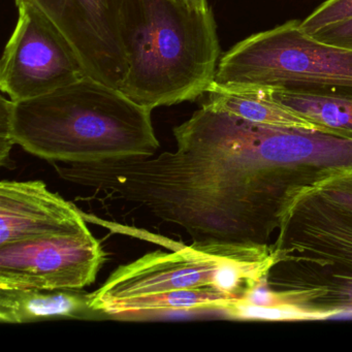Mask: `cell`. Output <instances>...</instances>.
<instances>
[{"label":"cell","mask_w":352,"mask_h":352,"mask_svg":"<svg viewBox=\"0 0 352 352\" xmlns=\"http://www.w3.org/2000/svg\"><path fill=\"white\" fill-rule=\"evenodd\" d=\"M150 109L86 76L51 94L13 102L14 141L51 162L94 164L153 156L160 148Z\"/></svg>","instance_id":"6da1fadb"},{"label":"cell","mask_w":352,"mask_h":352,"mask_svg":"<svg viewBox=\"0 0 352 352\" xmlns=\"http://www.w3.org/2000/svg\"><path fill=\"white\" fill-rule=\"evenodd\" d=\"M121 34L129 72L120 90L153 110L206 96L221 57L211 7L185 0H122Z\"/></svg>","instance_id":"7a4b0ae2"},{"label":"cell","mask_w":352,"mask_h":352,"mask_svg":"<svg viewBox=\"0 0 352 352\" xmlns=\"http://www.w3.org/2000/svg\"><path fill=\"white\" fill-rule=\"evenodd\" d=\"M276 236L267 282L281 304L352 313V210L310 185L292 199Z\"/></svg>","instance_id":"3957f363"},{"label":"cell","mask_w":352,"mask_h":352,"mask_svg":"<svg viewBox=\"0 0 352 352\" xmlns=\"http://www.w3.org/2000/svg\"><path fill=\"white\" fill-rule=\"evenodd\" d=\"M214 86L282 88L352 96V50L315 40L289 20L251 34L220 57Z\"/></svg>","instance_id":"277c9868"},{"label":"cell","mask_w":352,"mask_h":352,"mask_svg":"<svg viewBox=\"0 0 352 352\" xmlns=\"http://www.w3.org/2000/svg\"><path fill=\"white\" fill-rule=\"evenodd\" d=\"M19 17L0 65V88L13 102L32 100L86 77L65 34L36 6L17 3Z\"/></svg>","instance_id":"5b68a950"},{"label":"cell","mask_w":352,"mask_h":352,"mask_svg":"<svg viewBox=\"0 0 352 352\" xmlns=\"http://www.w3.org/2000/svg\"><path fill=\"white\" fill-rule=\"evenodd\" d=\"M106 253L90 230L0 246V289H83L96 281Z\"/></svg>","instance_id":"8992f818"},{"label":"cell","mask_w":352,"mask_h":352,"mask_svg":"<svg viewBox=\"0 0 352 352\" xmlns=\"http://www.w3.org/2000/svg\"><path fill=\"white\" fill-rule=\"evenodd\" d=\"M228 247L217 243L193 242L173 252L154 251L115 270L90 294L94 310L107 315L116 305L131 298L185 288L212 287L214 275Z\"/></svg>","instance_id":"52a82bcc"},{"label":"cell","mask_w":352,"mask_h":352,"mask_svg":"<svg viewBox=\"0 0 352 352\" xmlns=\"http://www.w3.org/2000/svg\"><path fill=\"white\" fill-rule=\"evenodd\" d=\"M36 6L60 30L86 73L120 90L129 61L121 34L122 0H15Z\"/></svg>","instance_id":"ba28073f"},{"label":"cell","mask_w":352,"mask_h":352,"mask_svg":"<svg viewBox=\"0 0 352 352\" xmlns=\"http://www.w3.org/2000/svg\"><path fill=\"white\" fill-rule=\"evenodd\" d=\"M88 230L81 211L43 181L0 183V246Z\"/></svg>","instance_id":"9c48e42d"},{"label":"cell","mask_w":352,"mask_h":352,"mask_svg":"<svg viewBox=\"0 0 352 352\" xmlns=\"http://www.w3.org/2000/svg\"><path fill=\"white\" fill-rule=\"evenodd\" d=\"M106 316L90 305L82 289H0V322L8 324L54 319H98ZM108 317V316H106Z\"/></svg>","instance_id":"30bf717a"},{"label":"cell","mask_w":352,"mask_h":352,"mask_svg":"<svg viewBox=\"0 0 352 352\" xmlns=\"http://www.w3.org/2000/svg\"><path fill=\"white\" fill-rule=\"evenodd\" d=\"M201 106L228 113L254 124L282 129L321 131L302 115L272 98L263 86L222 88L212 85Z\"/></svg>","instance_id":"8fae6325"},{"label":"cell","mask_w":352,"mask_h":352,"mask_svg":"<svg viewBox=\"0 0 352 352\" xmlns=\"http://www.w3.org/2000/svg\"><path fill=\"white\" fill-rule=\"evenodd\" d=\"M265 88L272 98L296 111L324 133L352 140L351 96Z\"/></svg>","instance_id":"7c38bea8"},{"label":"cell","mask_w":352,"mask_h":352,"mask_svg":"<svg viewBox=\"0 0 352 352\" xmlns=\"http://www.w3.org/2000/svg\"><path fill=\"white\" fill-rule=\"evenodd\" d=\"M236 300L221 294L213 287L185 288L162 294H151L125 300L111 308L107 315L131 316L162 312H188L214 310L223 312Z\"/></svg>","instance_id":"4fadbf2b"},{"label":"cell","mask_w":352,"mask_h":352,"mask_svg":"<svg viewBox=\"0 0 352 352\" xmlns=\"http://www.w3.org/2000/svg\"><path fill=\"white\" fill-rule=\"evenodd\" d=\"M230 318L243 320H316L329 318L324 313L311 312L289 304L257 306L236 300L223 311Z\"/></svg>","instance_id":"5bb4252c"},{"label":"cell","mask_w":352,"mask_h":352,"mask_svg":"<svg viewBox=\"0 0 352 352\" xmlns=\"http://www.w3.org/2000/svg\"><path fill=\"white\" fill-rule=\"evenodd\" d=\"M313 189L329 201L352 210V166L335 168L312 184Z\"/></svg>","instance_id":"9a60e30c"},{"label":"cell","mask_w":352,"mask_h":352,"mask_svg":"<svg viewBox=\"0 0 352 352\" xmlns=\"http://www.w3.org/2000/svg\"><path fill=\"white\" fill-rule=\"evenodd\" d=\"M352 18V0H327L300 21L305 34L312 36L327 26Z\"/></svg>","instance_id":"2e32d148"},{"label":"cell","mask_w":352,"mask_h":352,"mask_svg":"<svg viewBox=\"0 0 352 352\" xmlns=\"http://www.w3.org/2000/svg\"><path fill=\"white\" fill-rule=\"evenodd\" d=\"M0 104V166L14 168L15 162L11 158V152L16 143L12 131L11 100L3 96Z\"/></svg>","instance_id":"e0dca14e"},{"label":"cell","mask_w":352,"mask_h":352,"mask_svg":"<svg viewBox=\"0 0 352 352\" xmlns=\"http://www.w3.org/2000/svg\"><path fill=\"white\" fill-rule=\"evenodd\" d=\"M310 36L324 44L352 50V18L322 28Z\"/></svg>","instance_id":"ac0fdd59"},{"label":"cell","mask_w":352,"mask_h":352,"mask_svg":"<svg viewBox=\"0 0 352 352\" xmlns=\"http://www.w3.org/2000/svg\"><path fill=\"white\" fill-rule=\"evenodd\" d=\"M188 5L191 7L195 8L197 10H207L209 9L210 6L208 3V0H185Z\"/></svg>","instance_id":"d6986e66"}]
</instances>
